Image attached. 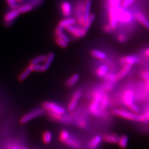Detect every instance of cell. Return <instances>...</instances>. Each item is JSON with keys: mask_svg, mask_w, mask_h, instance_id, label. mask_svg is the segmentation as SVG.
<instances>
[{"mask_svg": "<svg viewBox=\"0 0 149 149\" xmlns=\"http://www.w3.org/2000/svg\"><path fill=\"white\" fill-rule=\"evenodd\" d=\"M113 114L120 117L129 120L144 122L147 120L145 115H139L123 109H115L113 111Z\"/></svg>", "mask_w": 149, "mask_h": 149, "instance_id": "obj_1", "label": "cell"}, {"mask_svg": "<svg viewBox=\"0 0 149 149\" xmlns=\"http://www.w3.org/2000/svg\"><path fill=\"white\" fill-rule=\"evenodd\" d=\"M43 107L49 111L50 113L59 116H62L65 113V110L64 108L54 102H46L44 103Z\"/></svg>", "mask_w": 149, "mask_h": 149, "instance_id": "obj_2", "label": "cell"}, {"mask_svg": "<svg viewBox=\"0 0 149 149\" xmlns=\"http://www.w3.org/2000/svg\"><path fill=\"white\" fill-rule=\"evenodd\" d=\"M43 113H44V110L43 109H41V108L36 109L34 110H33L31 112H29L28 113H27V114L24 115L21 119L20 122L21 124H26L32 120L33 119H34L40 116L41 115L43 114Z\"/></svg>", "mask_w": 149, "mask_h": 149, "instance_id": "obj_3", "label": "cell"}, {"mask_svg": "<svg viewBox=\"0 0 149 149\" xmlns=\"http://www.w3.org/2000/svg\"><path fill=\"white\" fill-rule=\"evenodd\" d=\"M102 97V95L100 92H97L94 96V99L93 101L92 102L90 107V111L92 113H93L98 109Z\"/></svg>", "mask_w": 149, "mask_h": 149, "instance_id": "obj_4", "label": "cell"}, {"mask_svg": "<svg viewBox=\"0 0 149 149\" xmlns=\"http://www.w3.org/2000/svg\"><path fill=\"white\" fill-rule=\"evenodd\" d=\"M92 5L91 0H86L84 7L83 13V24L84 25L87 21L90 16V9Z\"/></svg>", "mask_w": 149, "mask_h": 149, "instance_id": "obj_5", "label": "cell"}, {"mask_svg": "<svg viewBox=\"0 0 149 149\" xmlns=\"http://www.w3.org/2000/svg\"><path fill=\"white\" fill-rule=\"evenodd\" d=\"M66 29L68 32L73 34L74 36L77 37H84L86 35L85 32L82 30V29H80L77 27H75L74 26H71L66 27Z\"/></svg>", "mask_w": 149, "mask_h": 149, "instance_id": "obj_6", "label": "cell"}, {"mask_svg": "<svg viewBox=\"0 0 149 149\" xmlns=\"http://www.w3.org/2000/svg\"><path fill=\"white\" fill-rule=\"evenodd\" d=\"M81 96V92L79 91H76L74 94V95L72 96V100L70 102L69 105L68 107L70 111H72L75 108V107L77 105V102L79 101V100H80Z\"/></svg>", "mask_w": 149, "mask_h": 149, "instance_id": "obj_7", "label": "cell"}, {"mask_svg": "<svg viewBox=\"0 0 149 149\" xmlns=\"http://www.w3.org/2000/svg\"><path fill=\"white\" fill-rule=\"evenodd\" d=\"M19 15V13L17 11V10H15L7 13L4 17L6 21V24H7V26L8 24H11L12 22Z\"/></svg>", "mask_w": 149, "mask_h": 149, "instance_id": "obj_8", "label": "cell"}, {"mask_svg": "<svg viewBox=\"0 0 149 149\" xmlns=\"http://www.w3.org/2000/svg\"><path fill=\"white\" fill-rule=\"evenodd\" d=\"M82 1L80 2L77 6L76 10V15L77 18V19L81 24H83V13H84V5H82Z\"/></svg>", "mask_w": 149, "mask_h": 149, "instance_id": "obj_9", "label": "cell"}, {"mask_svg": "<svg viewBox=\"0 0 149 149\" xmlns=\"http://www.w3.org/2000/svg\"><path fill=\"white\" fill-rule=\"evenodd\" d=\"M123 100L127 106L129 104L134 103V95L133 92L130 90L127 91L126 92H125L123 96Z\"/></svg>", "mask_w": 149, "mask_h": 149, "instance_id": "obj_10", "label": "cell"}, {"mask_svg": "<svg viewBox=\"0 0 149 149\" xmlns=\"http://www.w3.org/2000/svg\"><path fill=\"white\" fill-rule=\"evenodd\" d=\"M63 143L64 144L74 149H79L81 147V144L80 142L78 140H76L75 139L72 138L71 136H70L69 138L63 141Z\"/></svg>", "mask_w": 149, "mask_h": 149, "instance_id": "obj_11", "label": "cell"}, {"mask_svg": "<svg viewBox=\"0 0 149 149\" xmlns=\"http://www.w3.org/2000/svg\"><path fill=\"white\" fill-rule=\"evenodd\" d=\"M139 61L138 58L134 55H129L125 56L124 58L122 60V63L124 65H133L134 64L138 63Z\"/></svg>", "mask_w": 149, "mask_h": 149, "instance_id": "obj_12", "label": "cell"}, {"mask_svg": "<svg viewBox=\"0 0 149 149\" xmlns=\"http://www.w3.org/2000/svg\"><path fill=\"white\" fill-rule=\"evenodd\" d=\"M102 138L101 136L100 135H97L95 136L91 140L88 147L90 149H96L101 143Z\"/></svg>", "mask_w": 149, "mask_h": 149, "instance_id": "obj_13", "label": "cell"}, {"mask_svg": "<svg viewBox=\"0 0 149 149\" xmlns=\"http://www.w3.org/2000/svg\"><path fill=\"white\" fill-rule=\"evenodd\" d=\"M132 65H125L124 67L123 68L122 70H121L118 74L116 76V79L117 80H120L121 79L123 78L124 76H125L127 74H128V72L132 68Z\"/></svg>", "mask_w": 149, "mask_h": 149, "instance_id": "obj_14", "label": "cell"}, {"mask_svg": "<svg viewBox=\"0 0 149 149\" xmlns=\"http://www.w3.org/2000/svg\"><path fill=\"white\" fill-rule=\"evenodd\" d=\"M54 57H55V55L53 53L49 54L46 56V59L44 62V64L43 65L45 71L48 70L49 68L50 67V66L51 65V64H52L54 59Z\"/></svg>", "mask_w": 149, "mask_h": 149, "instance_id": "obj_15", "label": "cell"}, {"mask_svg": "<svg viewBox=\"0 0 149 149\" xmlns=\"http://www.w3.org/2000/svg\"><path fill=\"white\" fill-rule=\"evenodd\" d=\"M119 137L115 134H108L104 136V140L109 143L117 144L118 143Z\"/></svg>", "mask_w": 149, "mask_h": 149, "instance_id": "obj_16", "label": "cell"}, {"mask_svg": "<svg viewBox=\"0 0 149 149\" xmlns=\"http://www.w3.org/2000/svg\"><path fill=\"white\" fill-rule=\"evenodd\" d=\"M76 21L74 19V18H68L60 22L59 26H61L63 28H66L68 26H74L76 24Z\"/></svg>", "mask_w": 149, "mask_h": 149, "instance_id": "obj_17", "label": "cell"}, {"mask_svg": "<svg viewBox=\"0 0 149 149\" xmlns=\"http://www.w3.org/2000/svg\"><path fill=\"white\" fill-rule=\"evenodd\" d=\"M95 18V15L94 14H91L89 18L88 19L87 21L86 22L85 24L84 25V27L82 28V30L85 33H87L91 24H92L93 22L94 21Z\"/></svg>", "mask_w": 149, "mask_h": 149, "instance_id": "obj_18", "label": "cell"}, {"mask_svg": "<svg viewBox=\"0 0 149 149\" xmlns=\"http://www.w3.org/2000/svg\"><path fill=\"white\" fill-rule=\"evenodd\" d=\"M117 13L116 10L112 8L111 11V27L114 29L117 26Z\"/></svg>", "mask_w": 149, "mask_h": 149, "instance_id": "obj_19", "label": "cell"}, {"mask_svg": "<svg viewBox=\"0 0 149 149\" xmlns=\"http://www.w3.org/2000/svg\"><path fill=\"white\" fill-rule=\"evenodd\" d=\"M136 18L144 27L149 29V21L146 19L145 16L141 13H138L136 15Z\"/></svg>", "mask_w": 149, "mask_h": 149, "instance_id": "obj_20", "label": "cell"}, {"mask_svg": "<svg viewBox=\"0 0 149 149\" xmlns=\"http://www.w3.org/2000/svg\"><path fill=\"white\" fill-rule=\"evenodd\" d=\"M118 145L122 149H125L127 147L128 144V138L127 135H123L119 138Z\"/></svg>", "mask_w": 149, "mask_h": 149, "instance_id": "obj_21", "label": "cell"}, {"mask_svg": "<svg viewBox=\"0 0 149 149\" xmlns=\"http://www.w3.org/2000/svg\"><path fill=\"white\" fill-rule=\"evenodd\" d=\"M32 71H32V68H31V66L30 65L28 67H27V68L20 74L18 77V80L19 81H23L25 80L26 79H27V77L31 74Z\"/></svg>", "mask_w": 149, "mask_h": 149, "instance_id": "obj_22", "label": "cell"}, {"mask_svg": "<svg viewBox=\"0 0 149 149\" xmlns=\"http://www.w3.org/2000/svg\"><path fill=\"white\" fill-rule=\"evenodd\" d=\"M91 55L95 58L100 60H104L107 57L106 54L101 51L98 50H93L91 51Z\"/></svg>", "mask_w": 149, "mask_h": 149, "instance_id": "obj_23", "label": "cell"}, {"mask_svg": "<svg viewBox=\"0 0 149 149\" xmlns=\"http://www.w3.org/2000/svg\"><path fill=\"white\" fill-rule=\"evenodd\" d=\"M79 78H80V76L78 74H74L72 75V76H71L69 79L66 82V85L69 87H71L74 85L77 82V81L79 80Z\"/></svg>", "mask_w": 149, "mask_h": 149, "instance_id": "obj_24", "label": "cell"}, {"mask_svg": "<svg viewBox=\"0 0 149 149\" xmlns=\"http://www.w3.org/2000/svg\"><path fill=\"white\" fill-rule=\"evenodd\" d=\"M108 105V98L106 95H102L101 100L100 103V108L101 110H104Z\"/></svg>", "mask_w": 149, "mask_h": 149, "instance_id": "obj_25", "label": "cell"}, {"mask_svg": "<svg viewBox=\"0 0 149 149\" xmlns=\"http://www.w3.org/2000/svg\"><path fill=\"white\" fill-rule=\"evenodd\" d=\"M108 70V66L105 65H103L98 68V69L97 70V74L100 77H104L107 74Z\"/></svg>", "mask_w": 149, "mask_h": 149, "instance_id": "obj_26", "label": "cell"}, {"mask_svg": "<svg viewBox=\"0 0 149 149\" xmlns=\"http://www.w3.org/2000/svg\"><path fill=\"white\" fill-rule=\"evenodd\" d=\"M62 10L63 14L65 16H69L71 13V6L68 2H64L62 4Z\"/></svg>", "mask_w": 149, "mask_h": 149, "instance_id": "obj_27", "label": "cell"}, {"mask_svg": "<svg viewBox=\"0 0 149 149\" xmlns=\"http://www.w3.org/2000/svg\"><path fill=\"white\" fill-rule=\"evenodd\" d=\"M45 55H40L37 57L35 58L34 59H33L31 61V65H37V64H40L43 62H44L46 59Z\"/></svg>", "mask_w": 149, "mask_h": 149, "instance_id": "obj_28", "label": "cell"}, {"mask_svg": "<svg viewBox=\"0 0 149 149\" xmlns=\"http://www.w3.org/2000/svg\"><path fill=\"white\" fill-rule=\"evenodd\" d=\"M52 134L50 132H45L43 134V141L45 144H49L52 140Z\"/></svg>", "mask_w": 149, "mask_h": 149, "instance_id": "obj_29", "label": "cell"}, {"mask_svg": "<svg viewBox=\"0 0 149 149\" xmlns=\"http://www.w3.org/2000/svg\"><path fill=\"white\" fill-rule=\"evenodd\" d=\"M33 8V7L31 5H26L22 6L21 7H19L17 10L19 13H23L31 11Z\"/></svg>", "mask_w": 149, "mask_h": 149, "instance_id": "obj_30", "label": "cell"}, {"mask_svg": "<svg viewBox=\"0 0 149 149\" xmlns=\"http://www.w3.org/2000/svg\"><path fill=\"white\" fill-rule=\"evenodd\" d=\"M127 107H128V108L133 113L138 114L140 112V108H139V107L134 103L129 104Z\"/></svg>", "mask_w": 149, "mask_h": 149, "instance_id": "obj_31", "label": "cell"}, {"mask_svg": "<svg viewBox=\"0 0 149 149\" xmlns=\"http://www.w3.org/2000/svg\"><path fill=\"white\" fill-rule=\"evenodd\" d=\"M56 38H59L63 40H64V42H65L66 43H69L70 40L69 38L68 37V36L65 34L63 32H59V33H56Z\"/></svg>", "mask_w": 149, "mask_h": 149, "instance_id": "obj_32", "label": "cell"}, {"mask_svg": "<svg viewBox=\"0 0 149 149\" xmlns=\"http://www.w3.org/2000/svg\"><path fill=\"white\" fill-rule=\"evenodd\" d=\"M32 71L37 72H43L45 71L43 65L37 64V65H31Z\"/></svg>", "mask_w": 149, "mask_h": 149, "instance_id": "obj_33", "label": "cell"}, {"mask_svg": "<svg viewBox=\"0 0 149 149\" xmlns=\"http://www.w3.org/2000/svg\"><path fill=\"white\" fill-rule=\"evenodd\" d=\"M70 136V135L69 133L66 130H64V131L61 132V133L60 134V140L62 142H63L65 140H66V139L69 138Z\"/></svg>", "mask_w": 149, "mask_h": 149, "instance_id": "obj_34", "label": "cell"}, {"mask_svg": "<svg viewBox=\"0 0 149 149\" xmlns=\"http://www.w3.org/2000/svg\"><path fill=\"white\" fill-rule=\"evenodd\" d=\"M55 41H56V43H57V44H58V45H59L60 47L64 48H67L68 44L67 43H66L65 42H64V40H61V39H59V38H56Z\"/></svg>", "mask_w": 149, "mask_h": 149, "instance_id": "obj_35", "label": "cell"}, {"mask_svg": "<svg viewBox=\"0 0 149 149\" xmlns=\"http://www.w3.org/2000/svg\"><path fill=\"white\" fill-rule=\"evenodd\" d=\"M105 79L107 81H110V82H114L116 79V76H115L114 74H107L105 76Z\"/></svg>", "mask_w": 149, "mask_h": 149, "instance_id": "obj_36", "label": "cell"}, {"mask_svg": "<svg viewBox=\"0 0 149 149\" xmlns=\"http://www.w3.org/2000/svg\"><path fill=\"white\" fill-rule=\"evenodd\" d=\"M7 3L10 7L12 8V9H15L16 7V2L15 0H7Z\"/></svg>", "mask_w": 149, "mask_h": 149, "instance_id": "obj_37", "label": "cell"}, {"mask_svg": "<svg viewBox=\"0 0 149 149\" xmlns=\"http://www.w3.org/2000/svg\"><path fill=\"white\" fill-rule=\"evenodd\" d=\"M111 1L112 6H113L112 8L115 9V10H116L118 7V6L119 5L120 0H112Z\"/></svg>", "mask_w": 149, "mask_h": 149, "instance_id": "obj_38", "label": "cell"}, {"mask_svg": "<svg viewBox=\"0 0 149 149\" xmlns=\"http://www.w3.org/2000/svg\"><path fill=\"white\" fill-rule=\"evenodd\" d=\"M135 1V0H124L123 3V6L124 7H128V6H129L130 4H132L134 1Z\"/></svg>", "mask_w": 149, "mask_h": 149, "instance_id": "obj_39", "label": "cell"}, {"mask_svg": "<svg viewBox=\"0 0 149 149\" xmlns=\"http://www.w3.org/2000/svg\"><path fill=\"white\" fill-rule=\"evenodd\" d=\"M142 76L145 81L149 80V72L144 71V72L143 73V74H142Z\"/></svg>", "mask_w": 149, "mask_h": 149, "instance_id": "obj_40", "label": "cell"}, {"mask_svg": "<svg viewBox=\"0 0 149 149\" xmlns=\"http://www.w3.org/2000/svg\"><path fill=\"white\" fill-rule=\"evenodd\" d=\"M125 40H126V38L123 35H120L118 37V40L121 43L124 42L125 41Z\"/></svg>", "mask_w": 149, "mask_h": 149, "instance_id": "obj_41", "label": "cell"}, {"mask_svg": "<svg viewBox=\"0 0 149 149\" xmlns=\"http://www.w3.org/2000/svg\"><path fill=\"white\" fill-rule=\"evenodd\" d=\"M79 125L81 128H85L86 125H87V124L84 121H81V122H79Z\"/></svg>", "mask_w": 149, "mask_h": 149, "instance_id": "obj_42", "label": "cell"}, {"mask_svg": "<svg viewBox=\"0 0 149 149\" xmlns=\"http://www.w3.org/2000/svg\"><path fill=\"white\" fill-rule=\"evenodd\" d=\"M64 28H63L61 26H58L56 29V33H59V32H63V31H64Z\"/></svg>", "mask_w": 149, "mask_h": 149, "instance_id": "obj_43", "label": "cell"}, {"mask_svg": "<svg viewBox=\"0 0 149 149\" xmlns=\"http://www.w3.org/2000/svg\"><path fill=\"white\" fill-rule=\"evenodd\" d=\"M112 29H112L111 27V26H106L105 28H104V30H105V31L107 32H110Z\"/></svg>", "mask_w": 149, "mask_h": 149, "instance_id": "obj_44", "label": "cell"}, {"mask_svg": "<svg viewBox=\"0 0 149 149\" xmlns=\"http://www.w3.org/2000/svg\"><path fill=\"white\" fill-rule=\"evenodd\" d=\"M145 85H146V87L147 90L149 91V80L145 81Z\"/></svg>", "mask_w": 149, "mask_h": 149, "instance_id": "obj_45", "label": "cell"}, {"mask_svg": "<svg viewBox=\"0 0 149 149\" xmlns=\"http://www.w3.org/2000/svg\"><path fill=\"white\" fill-rule=\"evenodd\" d=\"M145 54H146V55L148 56H149V49H148L145 51Z\"/></svg>", "mask_w": 149, "mask_h": 149, "instance_id": "obj_46", "label": "cell"}, {"mask_svg": "<svg viewBox=\"0 0 149 149\" xmlns=\"http://www.w3.org/2000/svg\"><path fill=\"white\" fill-rule=\"evenodd\" d=\"M145 116H146V117L147 118V119H149V109L148 111L147 112V113H146V114L145 115Z\"/></svg>", "mask_w": 149, "mask_h": 149, "instance_id": "obj_47", "label": "cell"}, {"mask_svg": "<svg viewBox=\"0 0 149 149\" xmlns=\"http://www.w3.org/2000/svg\"><path fill=\"white\" fill-rule=\"evenodd\" d=\"M16 2H22L24 0H15Z\"/></svg>", "mask_w": 149, "mask_h": 149, "instance_id": "obj_48", "label": "cell"}, {"mask_svg": "<svg viewBox=\"0 0 149 149\" xmlns=\"http://www.w3.org/2000/svg\"><path fill=\"white\" fill-rule=\"evenodd\" d=\"M11 149H19L18 148H17V147H14V148H12Z\"/></svg>", "mask_w": 149, "mask_h": 149, "instance_id": "obj_49", "label": "cell"}, {"mask_svg": "<svg viewBox=\"0 0 149 149\" xmlns=\"http://www.w3.org/2000/svg\"></svg>", "mask_w": 149, "mask_h": 149, "instance_id": "obj_50", "label": "cell"}, {"mask_svg": "<svg viewBox=\"0 0 149 149\" xmlns=\"http://www.w3.org/2000/svg\"><path fill=\"white\" fill-rule=\"evenodd\" d=\"M111 1H112V0H111Z\"/></svg>", "mask_w": 149, "mask_h": 149, "instance_id": "obj_51", "label": "cell"}]
</instances>
